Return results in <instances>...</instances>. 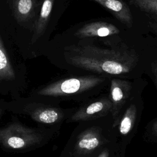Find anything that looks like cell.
Wrapping results in <instances>:
<instances>
[{
  "label": "cell",
  "instance_id": "obj_20",
  "mask_svg": "<svg viewBox=\"0 0 157 157\" xmlns=\"http://www.w3.org/2000/svg\"><path fill=\"white\" fill-rule=\"evenodd\" d=\"M0 112H1V111H0Z\"/></svg>",
  "mask_w": 157,
  "mask_h": 157
},
{
  "label": "cell",
  "instance_id": "obj_10",
  "mask_svg": "<svg viewBox=\"0 0 157 157\" xmlns=\"http://www.w3.org/2000/svg\"><path fill=\"white\" fill-rule=\"evenodd\" d=\"M136 29L147 37L157 48V17L131 11Z\"/></svg>",
  "mask_w": 157,
  "mask_h": 157
},
{
  "label": "cell",
  "instance_id": "obj_9",
  "mask_svg": "<svg viewBox=\"0 0 157 157\" xmlns=\"http://www.w3.org/2000/svg\"><path fill=\"white\" fill-rule=\"evenodd\" d=\"M98 2L109 11L115 19L130 29L135 28L131 10L123 0H92Z\"/></svg>",
  "mask_w": 157,
  "mask_h": 157
},
{
  "label": "cell",
  "instance_id": "obj_13",
  "mask_svg": "<svg viewBox=\"0 0 157 157\" xmlns=\"http://www.w3.org/2000/svg\"><path fill=\"white\" fill-rule=\"evenodd\" d=\"M34 0H13V9L15 17L18 22L30 19L34 12Z\"/></svg>",
  "mask_w": 157,
  "mask_h": 157
},
{
  "label": "cell",
  "instance_id": "obj_4",
  "mask_svg": "<svg viewBox=\"0 0 157 157\" xmlns=\"http://www.w3.org/2000/svg\"><path fill=\"white\" fill-rule=\"evenodd\" d=\"M143 91L136 93L123 106L113 120V128L118 145L126 148L135 136L144 109Z\"/></svg>",
  "mask_w": 157,
  "mask_h": 157
},
{
  "label": "cell",
  "instance_id": "obj_6",
  "mask_svg": "<svg viewBox=\"0 0 157 157\" xmlns=\"http://www.w3.org/2000/svg\"><path fill=\"white\" fill-rule=\"evenodd\" d=\"M147 83L142 77L133 79L110 78L107 93L112 102L111 115L113 120L128 101L139 91H144Z\"/></svg>",
  "mask_w": 157,
  "mask_h": 157
},
{
  "label": "cell",
  "instance_id": "obj_15",
  "mask_svg": "<svg viewBox=\"0 0 157 157\" xmlns=\"http://www.w3.org/2000/svg\"><path fill=\"white\" fill-rule=\"evenodd\" d=\"M15 77V71L7 55L0 36V82L11 80Z\"/></svg>",
  "mask_w": 157,
  "mask_h": 157
},
{
  "label": "cell",
  "instance_id": "obj_19",
  "mask_svg": "<svg viewBox=\"0 0 157 157\" xmlns=\"http://www.w3.org/2000/svg\"><path fill=\"white\" fill-rule=\"evenodd\" d=\"M125 151L126 148H124L118 145L117 148L113 152L111 157H125Z\"/></svg>",
  "mask_w": 157,
  "mask_h": 157
},
{
  "label": "cell",
  "instance_id": "obj_1",
  "mask_svg": "<svg viewBox=\"0 0 157 157\" xmlns=\"http://www.w3.org/2000/svg\"><path fill=\"white\" fill-rule=\"evenodd\" d=\"M154 51L150 41L135 31L113 37L71 38L63 58L78 74L133 79L142 77Z\"/></svg>",
  "mask_w": 157,
  "mask_h": 157
},
{
  "label": "cell",
  "instance_id": "obj_14",
  "mask_svg": "<svg viewBox=\"0 0 157 157\" xmlns=\"http://www.w3.org/2000/svg\"><path fill=\"white\" fill-rule=\"evenodd\" d=\"M131 11L157 17V0H123Z\"/></svg>",
  "mask_w": 157,
  "mask_h": 157
},
{
  "label": "cell",
  "instance_id": "obj_3",
  "mask_svg": "<svg viewBox=\"0 0 157 157\" xmlns=\"http://www.w3.org/2000/svg\"><path fill=\"white\" fill-rule=\"evenodd\" d=\"M110 78L97 74H78L55 81L38 91L41 96L64 98L78 103L107 90Z\"/></svg>",
  "mask_w": 157,
  "mask_h": 157
},
{
  "label": "cell",
  "instance_id": "obj_5",
  "mask_svg": "<svg viewBox=\"0 0 157 157\" xmlns=\"http://www.w3.org/2000/svg\"><path fill=\"white\" fill-rule=\"evenodd\" d=\"M138 30L130 29L117 19L101 18L83 21L71 29V39L113 37L129 34Z\"/></svg>",
  "mask_w": 157,
  "mask_h": 157
},
{
  "label": "cell",
  "instance_id": "obj_12",
  "mask_svg": "<svg viewBox=\"0 0 157 157\" xmlns=\"http://www.w3.org/2000/svg\"><path fill=\"white\" fill-rule=\"evenodd\" d=\"M55 0H44L39 16L37 19L31 37V42L35 43L44 33L50 20Z\"/></svg>",
  "mask_w": 157,
  "mask_h": 157
},
{
  "label": "cell",
  "instance_id": "obj_18",
  "mask_svg": "<svg viewBox=\"0 0 157 157\" xmlns=\"http://www.w3.org/2000/svg\"><path fill=\"white\" fill-rule=\"evenodd\" d=\"M118 146L117 142H115L106 146L96 157H111Z\"/></svg>",
  "mask_w": 157,
  "mask_h": 157
},
{
  "label": "cell",
  "instance_id": "obj_11",
  "mask_svg": "<svg viewBox=\"0 0 157 157\" xmlns=\"http://www.w3.org/2000/svg\"><path fill=\"white\" fill-rule=\"evenodd\" d=\"M74 109L69 110H62L57 107H45L38 109L32 113V118L40 123L45 124H56L66 120L72 113Z\"/></svg>",
  "mask_w": 157,
  "mask_h": 157
},
{
  "label": "cell",
  "instance_id": "obj_2",
  "mask_svg": "<svg viewBox=\"0 0 157 157\" xmlns=\"http://www.w3.org/2000/svg\"><path fill=\"white\" fill-rule=\"evenodd\" d=\"M113 123L111 114L78 122L68 142L66 157H96L109 144L117 142Z\"/></svg>",
  "mask_w": 157,
  "mask_h": 157
},
{
  "label": "cell",
  "instance_id": "obj_7",
  "mask_svg": "<svg viewBox=\"0 0 157 157\" xmlns=\"http://www.w3.org/2000/svg\"><path fill=\"white\" fill-rule=\"evenodd\" d=\"M112 102L107 91L80 103L67 120V123L80 122L111 114Z\"/></svg>",
  "mask_w": 157,
  "mask_h": 157
},
{
  "label": "cell",
  "instance_id": "obj_16",
  "mask_svg": "<svg viewBox=\"0 0 157 157\" xmlns=\"http://www.w3.org/2000/svg\"><path fill=\"white\" fill-rule=\"evenodd\" d=\"M143 138L147 142L157 144V117L147 124L144 129Z\"/></svg>",
  "mask_w": 157,
  "mask_h": 157
},
{
  "label": "cell",
  "instance_id": "obj_17",
  "mask_svg": "<svg viewBox=\"0 0 157 157\" xmlns=\"http://www.w3.org/2000/svg\"><path fill=\"white\" fill-rule=\"evenodd\" d=\"M144 73L147 74L153 82L157 90V49L146 64Z\"/></svg>",
  "mask_w": 157,
  "mask_h": 157
},
{
  "label": "cell",
  "instance_id": "obj_8",
  "mask_svg": "<svg viewBox=\"0 0 157 157\" xmlns=\"http://www.w3.org/2000/svg\"><path fill=\"white\" fill-rule=\"evenodd\" d=\"M41 140L39 133L17 123L0 130V144L8 148H26L39 144Z\"/></svg>",
  "mask_w": 157,
  "mask_h": 157
}]
</instances>
